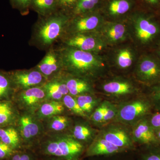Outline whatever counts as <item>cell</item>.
<instances>
[{
  "label": "cell",
  "instance_id": "obj_42",
  "mask_svg": "<svg viewBox=\"0 0 160 160\" xmlns=\"http://www.w3.org/2000/svg\"><path fill=\"white\" fill-rule=\"evenodd\" d=\"M153 51L155 52L156 54L157 55L158 57L160 58V42L157 47H156L155 49L153 50Z\"/></svg>",
  "mask_w": 160,
  "mask_h": 160
},
{
  "label": "cell",
  "instance_id": "obj_9",
  "mask_svg": "<svg viewBox=\"0 0 160 160\" xmlns=\"http://www.w3.org/2000/svg\"><path fill=\"white\" fill-rule=\"evenodd\" d=\"M61 40L64 46L95 53L103 47L102 40L92 33L65 35Z\"/></svg>",
  "mask_w": 160,
  "mask_h": 160
},
{
  "label": "cell",
  "instance_id": "obj_31",
  "mask_svg": "<svg viewBox=\"0 0 160 160\" xmlns=\"http://www.w3.org/2000/svg\"><path fill=\"white\" fill-rule=\"evenodd\" d=\"M62 102L65 107L68 108L74 114L82 117H86L87 116L80 107L74 97L69 94L66 95L63 98Z\"/></svg>",
  "mask_w": 160,
  "mask_h": 160
},
{
  "label": "cell",
  "instance_id": "obj_40",
  "mask_svg": "<svg viewBox=\"0 0 160 160\" xmlns=\"http://www.w3.org/2000/svg\"><path fill=\"white\" fill-rule=\"evenodd\" d=\"M144 160H160V154L151 153L147 155L145 157Z\"/></svg>",
  "mask_w": 160,
  "mask_h": 160
},
{
  "label": "cell",
  "instance_id": "obj_15",
  "mask_svg": "<svg viewBox=\"0 0 160 160\" xmlns=\"http://www.w3.org/2000/svg\"><path fill=\"white\" fill-rule=\"evenodd\" d=\"M132 137L133 141L141 144H153L158 141L155 130L146 119L135 123Z\"/></svg>",
  "mask_w": 160,
  "mask_h": 160
},
{
  "label": "cell",
  "instance_id": "obj_36",
  "mask_svg": "<svg viewBox=\"0 0 160 160\" xmlns=\"http://www.w3.org/2000/svg\"><path fill=\"white\" fill-rule=\"evenodd\" d=\"M150 96L154 103L160 108V82L150 86Z\"/></svg>",
  "mask_w": 160,
  "mask_h": 160
},
{
  "label": "cell",
  "instance_id": "obj_7",
  "mask_svg": "<svg viewBox=\"0 0 160 160\" xmlns=\"http://www.w3.org/2000/svg\"><path fill=\"white\" fill-rule=\"evenodd\" d=\"M18 130L23 142L31 143L43 132L44 127L34 112L26 111L18 117Z\"/></svg>",
  "mask_w": 160,
  "mask_h": 160
},
{
  "label": "cell",
  "instance_id": "obj_38",
  "mask_svg": "<svg viewBox=\"0 0 160 160\" xmlns=\"http://www.w3.org/2000/svg\"><path fill=\"white\" fill-rule=\"evenodd\" d=\"M149 124L155 131L160 129V112L153 115L152 117Z\"/></svg>",
  "mask_w": 160,
  "mask_h": 160
},
{
  "label": "cell",
  "instance_id": "obj_37",
  "mask_svg": "<svg viewBox=\"0 0 160 160\" xmlns=\"http://www.w3.org/2000/svg\"><path fill=\"white\" fill-rule=\"evenodd\" d=\"M14 153V149L0 140V159L9 157Z\"/></svg>",
  "mask_w": 160,
  "mask_h": 160
},
{
  "label": "cell",
  "instance_id": "obj_10",
  "mask_svg": "<svg viewBox=\"0 0 160 160\" xmlns=\"http://www.w3.org/2000/svg\"><path fill=\"white\" fill-rule=\"evenodd\" d=\"M15 88L20 90L42 86L48 81L35 68L18 70L9 74Z\"/></svg>",
  "mask_w": 160,
  "mask_h": 160
},
{
  "label": "cell",
  "instance_id": "obj_30",
  "mask_svg": "<svg viewBox=\"0 0 160 160\" xmlns=\"http://www.w3.org/2000/svg\"><path fill=\"white\" fill-rule=\"evenodd\" d=\"M99 0H78L70 16L72 17L91 12L98 2Z\"/></svg>",
  "mask_w": 160,
  "mask_h": 160
},
{
  "label": "cell",
  "instance_id": "obj_35",
  "mask_svg": "<svg viewBox=\"0 0 160 160\" xmlns=\"http://www.w3.org/2000/svg\"><path fill=\"white\" fill-rule=\"evenodd\" d=\"M118 107L116 105L109 102L106 113L100 124L105 125L114 119L117 115Z\"/></svg>",
  "mask_w": 160,
  "mask_h": 160
},
{
  "label": "cell",
  "instance_id": "obj_17",
  "mask_svg": "<svg viewBox=\"0 0 160 160\" xmlns=\"http://www.w3.org/2000/svg\"><path fill=\"white\" fill-rule=\"evenodd\" d=\"M123 149L114 146L100 135L96 138L89 146L86 154L88 156L105 155L118 153Z\"/></svg>",
  "mask_w": 160,
  "mask_h": 160
},
{
  "label": "cell",
  "instance_id": "obj_16",
  "mask_svg": "<svg viewBox=\"0 0 160 160\" xmlns=\"http://www.w3.org/2000/svg\"><path fill=\"white\" fill-rule=\"evenodd\" d=\"M62 73L69 94L76 97L83 94H92L93 88L89 80L72 76L63 72Z\"/></svg>",
  "mask_w": 160,
  "mask_h": 160
},
{
  "label": "cell",
  "instance_id": "obj_19",
  "mask_svg": "<svg viewBox=\"0 0 160 160\" xmlns=\"http://www.w3.org/2000/svg\"><path fill=\"white\" fill-rule=\"evenodd\" d=\"M103 91L114 96H124L132 94L135 88L132 83L124 80H114L104 84Z\"/></svg>",
  "mask_w": 160,
  "mask_h": 160
},
{
  "label": "cell",
  "instance_id": "obj_44",
  "mask_svg": "<svg viewBox=\"0 0 160 160\" xmlns=\"http://www.w3.org/2000/svg\"><path fill=\"white\" fill-rule=\"evenodd\" d=\"M59 160H79L77 158H72V159H65L63 158L62 159H60Z\"/></svg>",
  "mask_w": 160,
  "mask_h": 160
},
{
  "label": "cell",
  "instance_id": "obj_24",
  "mask_svg": "<svg viewBox=\"0 0 160 160\" xmlns=\"http://www.w3.org/2000/svg\"><path fill=\"white\" fill-rule=\"evenodd\" d=\"M94 129L85 123H78L73 127L72 136L79 142H87L94 138Z\"/></svg>",
  "mask_w": 160,
  "mask_h": 160
},
{
  "label": "cell",
  "instance_id": "obj_29",
  "mask_svg": "<svg viewBox=\"0 0 160 160\" xmlns=\"http://www.w3.org/2000/svg\"><path fill=\"white\" fill-rule=\"evenodd\" d=\"M130 8L128 0H112L108 6V11L112 15H121L129 11Z\"/></svg>",
  "mask_w": 160,
  "mask_h": 160
},
{
  "label": "cell",
  "instance_id": "obj_21",
  "mask_svg": "<svg viewBox=\"0 0 160 160\" xmlns=\"http://www.w3.org/2000/svg\"><path fill=\"white\" fill-rule=\"evenodd\" d=\"M0 140L13 149L19 148L23 142L18 129L11 126L0 129Z\"/></svg>",
  "mask_w": 160,
  "mask_h": 160
},
{
  "label": "cell",
  "instance_id": "obj_8",
  "mask_svg": "<svg viewBox=\"0 0 160 160\" xmlns=\"http://www.w3.org/2000/svg\"><path fill=\"white\" fill-rule=\"evenodd\" d=\"M72 18L69 20L65 35L92 33L99 27L101 21L99 16L91 12Z\"/></svg>",
  "mask_w": 160,
  "mask_h": 160
},
{
  "label": "cell",
  "instance_id": "obj_18",
  "mask_svg": "<svg viewBox=\"0 0 160 160\" xmlns=\"http://www.w3.org/2000/svg\"><path fill=\"white\" fill-rule=\"evenodd\" d=\"M65 109V106L62 101H46L40 105L34 113L39 119L46 120L62 114Z\"/></svg>",
  "mask_w": 160,
  "mask_h": 160
},
{
  "label": "cell",
  "instance_id": "obj_2",
  "mask_svg": "<svg viewBox=\"0 0 160 160\" xmlns=\"http://www.w3.org/2000/svg\"><path fill=\"white\" fill-rule=\"evenodd\" d=\"M71 16L61 10L44 17H39L31 38V43L39 49H49L66 33Z\"/></svg>",
  "mask_w": 160,
  "mask_h": 160
},
{
  "label": "cell",
  "instance_id": "obj_4",
  "mask_svg": "<svg viewBox=\"0 0 160 160\" xmlns=\"http://www.w3.org/2000/svg\"><path fill=\"white\" fill-rule=\"evenodd\" d=\"M134 25L139 42L153 51L160 42V20L152 16L141 15L136 19Z\"/></svg>",
  "mask_w": 160,
  "mask_h": 160
},
{
  "label": "cell",
  "instance_id": "obj_43",
  "mask_svg": "<svg viewBox=\"0 0 160 160\" xmlns=\"http://www.w3.org/2000/svg\"><path fill=\"white\" fill-rule=\"evenodd\" d=\"M155 132L156 135L158 140H159L160 141V129L155 131Z\"/></svg>",
  "mask_w": 160,
  "mask_h": 160
},
{
  "label": "cell",
  "instance_id": "obj_39",
  "mask_svg": "<svg viewBox=\"0 0 160 160\" xmlns=\"http://www.w3.org/2000/svg\"><path fill=\"white\" fill-rule=\"evenodd\" d=\"M11 160H33V158L27 152H20L14 155Z\"/></svg>",
  "mask_w": 160,
  "mask_h": 160
},
{
  "label": "cell",
  "instance_id": "obj_28",
  "mask_svg": "<svg viewBox=\"0 0 160 160\" xmlns=\"http://www.w3.org/2000/svg\"><path fill=\"white\" fill-rule=\"evenodd\" d=\"M14 87L9 74L0 72V100L9 97Z\"/></svg>",
  "mask_w": 160,
  "mask_h": 160
},
{
  "label": "cell",
  "instance_id": "obj_3",
  "mask_svg": "<svg viewBox=\"0 0 160 160\" xmlns=\"http://www.w3.org/2000/svg\"><path fill=\"white\" fill-rule=\"evenodd\" d=\"M84 146L72 135H59L47 140L43 145L46 154L65 159L76 158L82 152Z\"/></svg>",
  "mask_w": 160,
  "mask_h": 160
},
{
  "label": "cell",
  "instance_id": "obj_20",
  "mask_svg": "<svg viewBox=\"0 0 160 160\" xmlns=\"http://www.w3.org/2000/svg\"><path fill=\"white\" fill-rule=\"evenodd\" d=\"M102 33L109 42H118L126 37V27L121 23H109L103 27Z\"/></svg>",
  "mask_w": 160,
  "mask_h": 160
},
{
  "label": "cell",
  "instance_id": "obj_33",
  "mask_svg": "<svg viewBox=\"0 0 160 160\" xmlns=\"http://www.w3.org/2000/svg\"><path fill=\"white\" fill-rule=\"evenodd\" d=\"M32 0H10L12 8L18 9L22 14L29 12Z\"/></svg>",
  "mask_w": 160,
  "mask_h": 160
},
{
  "label": "cell",
  "instance_id": "obj_32",
  "mask_svg": "<svg viewBox=\"0 0 160 160\" xmlns=\"http://www.w3.org/2000/svg\"><path fill=\"white\" fill-rule=\"evenodd\" d=\"M109 102L104 101L93 110L90 116V119L93 122L101 123L105 116Z\"/></svg>",
  "mask_w": 160,
  "mask_h": 160
},
{
  "label": "cell",
  "instance_id": "obj_12",
  "mask_svg": "<svg viewBox=\"0 0 160 160\" xmlns=\"http://www.w3.org/2000/svg\"><path fill=\"white\" fill-rule=\"evenodd\" d=\"M49 80L62 72V61L58 49L50 47L42 61L35 67Z\"/></svg>",
  "mask_w": 160,
  "mask_h": 160
},
{
  "label": "cell",
  "instance_id": "obj_5",
  "mask_svg": "<svg viewBox=\"0 0 160 160\" xmlns=\"http://www.w3.org/2000/svg\"><path fill=\"white\" fill-rule=\"evenodd\" d=\"M138 79L149 86L160 82V58L154 51L142 55L137 66Z\"/></svg>",
  "mask_w": 160,
  "mask_h": 160
},
{
  "label": "cell",
  "instance_id": "obj_27",
  "mask_svg": "<svg viewBox=\"0 0 160 160\" xmlns=\"http://www.w3.org/2000/svg\"><path fill=\"white\" fill-rule=\"evenodd\" d=\"M133 58L134 55L131 49L124 48L118 52L116 58V62L121 69H127L132 65Z\"/></svg>",
  "mask_w": 160,
  "mask_h": 160
},
{
  "label": "cell",
  "instance_id": "obj_26",
  "mask_svg": "<svg viewBox=\"0 0 160 160\" xmlns=\"http://www.w3.org/2000/svg\"><path fill=\"white\" fill-rule=\"evenodd\" d=\"M74 97L81 109L87 115L93 111L98 103V100L92 94L81 95Z\"/></svg>",
  "mask_w": 160,
  "mask_h": 160
},
{
  "label": "cell",
  "instance_id": "obj_11",
  "mask_svg": "<svg viewBox=\"0 0 160 160\" xmlns=\"http://www.w3.org/2000/svg\"><path fill=\"white\" fill-rule=\"evenodd\" d=\"M19 105L25 111L35 112L46 101V93L42 86L20 90L18 96Z\"/></svg>",
  "mask_w": 160,
  "mask_h": 160
},
{
  "label": "cell",
  "instance_id": "obj_14",
  "mask_svg": "<svg viewBox=\"0 0 160 160\" xmlns=\"http://www.w3.org/2000/svg\"><path fill=\"white\" fill-rule=\"evenodd\" d=\"M42 86L46 93V101H62L65 96L69 94L62 72L48 80Z\"/></svg>",
  "mask_w": 160,
  "mask_h": 160
},
{
  "label": "cell",
  "instance_id": "obj_13",
  "mask_svg": "<svg viewBox=\"0 0 160 160\" xmlns=\"http://www.w3.org/2000/svg\"><path fill=\"white\" fill-rule=\"evenodd\" d=\"M101 135L109 142L123 150L133 146L132 137L125 129L118 126L108 127Z\"/></svg>",
  "mask_w": 160,
  "mask_h": 160
},
{
  "label": "cell",
  "instance_id": "obj_34",
  "mask_svg": "<svg viewBox=\"0 0 160 160\" xmlns=\"http://www.w3.org/2000/svg\"><path fill=\"white\" fill-rule=\"evenodd\" d=\"M78 0H57L58 10L71 14Z\"/></svg>",
  "mask_w": 160,
  "mask_h": 160
},
{
  "label": "cell",
  "instance_id": "obj_25",
  "mask_svg": "<svg viewBox=\"0 0 160 160\" xmlns=\"http://www.w3.org/2000/svg\"><path fill=\"white\" fill-rule=\"evenodd\" d=\"M46 120V127L48 130L54 132L64 131L70 126L71 121L68 117L58 115Z\"/></svg>",
  "mask_w": 160,
  "mask_h": 160
},
{
  "label": "cell",
  "instance_id": "obj_6",
  "mask_svg": "<svg viewBox=\"0 0 160 160\" xmlns=\"http://www.w3.org/2000/svg\"><path fill=\"white\" fill-rule=\"evenodd\" d=\"M150 108V104L146 100H134L118 107L115 119L124 124L136 123L149 112Z\"/></svg>",
  "mask_w": 160,
  "mask_h": 160
},
{
  "label": "cell",
  "instance_id": "obj_23",
  "mask_svg": "<svg viewBox=\"0 0 160 160\" xmlns=\"http://www.w3.org/2000/svg\"><path fill=\"white\" fill-rule=\"evenodd\" d=\"M17 116L15 109L9 101H0V126L10 124Z\"/></svg>",
  "mask_w": 160,
  "mask_h": 160
},
{
  "label": "cell",
  "instance_id": "obj_1",
  "mask_svg": "<svg viewBox=\"0 0 160 160\" xmlns=\"http://www.w3.org/2000/svg\"><path fill=\"white\" fill-rule=\"evenodd\" d=\"M58 49L64 73L89 81L103 71L104 61L95 52L64 45Z\"/></svg>",
  "mask_w": 160,
  "mask_h": 160
},
{
  "label": "cell",
  "instance_id": "obj_22",
  "mask_svg": "<svg viewBox=\"0 0 160 160\" xmlns=\"http://www.w3.org/2000/svg\"><path fill=\"white\" fill-rule=\"evenodd\" d=\"M30 9H32L39 17H44L58 10L57 0H32Z\"/></svg>",
  "mask_w": 160,
  "mask_h": 160
},
{
  "label": "cell",
  "instance_id": "obj_41",
  "mask_svg": "<svg viewBox=\"0 0 160 160\" xmlns=\"http://www.w3.org/2000/svg\"><path fill=\"white\" fill-rule=\"evenodd\" d=\"M147 3L152 5H156L159 2L160 0H145Z\"/></svg>",
  "mask_w": 160,
  "mask_h": 160
}]
</instances>
